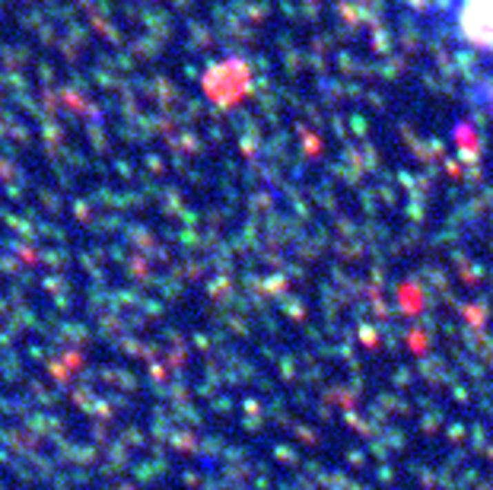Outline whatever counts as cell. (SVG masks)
I'll use <instances>...</instances> for the list:
<instances>
[{
  "instance_id": "cell-1",
  "label": "cell",
  "mask_w": 493,
  "mask_h": 490,
  "mask_svg": "<svg viewBox=\"0 0 493 490\" xmlns=\"http://www.w3.org/2000/svg\"><path fill=\"white\" fill-rule=\"evenodd\" d=\"M455 19L481 45H493V0H449Z\"/></svg>"
}]
</instances>
